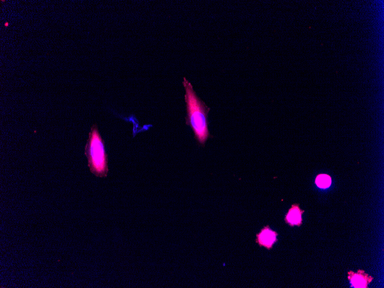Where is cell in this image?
<instances>
[{
  "mask_svg": "<svg viewBox=\"0 0 384 288\" xmlns=\"http://www.w3.org/2000/svg\"><path fill=\"white\" fill-rule=\"evenodd\" d=\"M85 154L91 172L97 177L106 178L109 172V159L104 142L96 124L91 126L85 148Z\"/></svg>",
  "mask_w": 384,
  "mask_h": 288,
  "instance_id": "obj_2",
  "label": "cell"
},
{
  "mask_svg": "<svg viewBox=\"0 0 384 288\" xmlns=\"http://www.w3.org/2000/svg\"><path fill=\"white\" fill-rule=\"evenodd\" d=\"M303 213V211L300 210L299 204H293L289 210L286 218H285V221L291 226H300L301 221H302L301 215Z\"/></svg>",
  "mask_w": 384,
  "mask_h": 288,
  "instance_id": "obj_4",
  "label": "cell"
},
{
  "mask_svg": "<svg viewBox=\"0 0 384 288\" xmlns=\"http://www.w3.org/2000/svg\"><path fill=\"white\" fill-rule=\"evenodd\" d=\"M277 233L272 231L269 226L265 227L261 233L256 235V242L259 243L260 246H264L269 250L277 241Z\"/></svg>",
  "mask_w": 384,
  "mask_h": 288,
  "instance_id": "obj_3",
  "label": "cell"
},
{
  "mask_svg": "<svg viewBox=\"0 0 384 288\" xmlns=\"http://www.w3.org/2000/svg\"><path fill=\"white\" fill-rule=\"evenodd\" d=\"M316 184L319 188L327 189L331 185L332 180L329 175L322 174L317 176L315 180Z\"/></svg>",
  "mask_w": 384,
  "mask_h": 288,
  "instance_id": "obj_5",
  "label": "cell"
},
{
  "mask_svg": "<svg viewBox=\"0 0 384 288\" xmlns=\"http://www.w3.org/2000/svg\"><path fill=\"white\" fill-rule=\"evenodd\" d=\"M367 281L362 275L357 274L352 278L351 283L355 288H366Z\"/></svg>",
  "mask_w": 384,
  "mask_h": 288,
  "instance_id": "obj_6",
  "label": "cell"
},
{
  "mask_svg": "<svg viewBox=\"0 0 384 288\" xmlns=\"http://www.w3.org/2000/svg\"><path fill=\"white\" fill-rule=\"evenodd\" d=\"M183 84L185 90L186 124L191 127L195 137L200 144L204 145L210 133L208 125V114L211 110L204 101L198 96L192 85L183 78Z\"/></svg>",
  "mask_w": 384,
  "mask_h": 288,
  "instance_id": "obj_1",
  "label": "cell"
}]
</instances>
